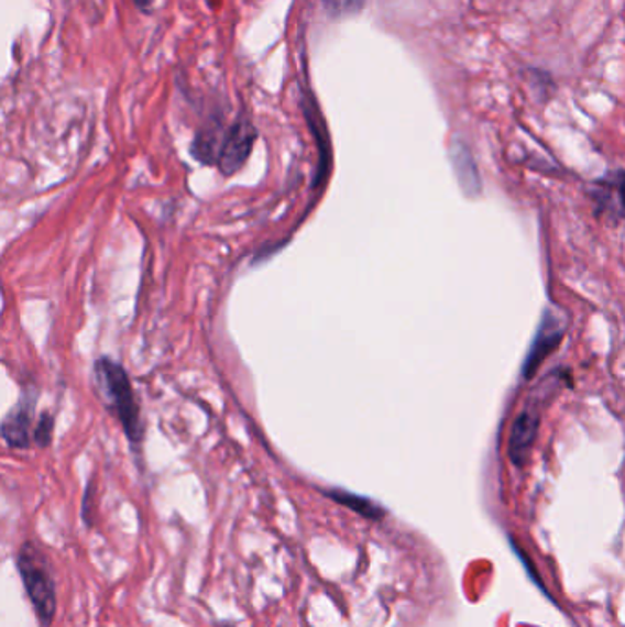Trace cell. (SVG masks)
I'll return each instance as SVG.
<instances>
[{"instance_id":"obj_1","label":"cell","mask_w":625,"mask_h":627,"mask_svg":"<svg viewBox=\"0 0 625 627\" xmlns=\"http://www.w3.org/2000/svg\"><path fill=\"white\" fill-rule=\"evenodd\" d=\"M94 374H96L99 387L103 391L107 404L114 411L116 418L120 420L129 442L134 446L142 444V413H140L134 389H132L131 378L123 365L110 360L109 356H101L94 363Z\"/></svg>"},{"instance_id":"obj_2","label":"cell","mask_w":625,"mask_h":627,"mask_svg":"<svg viewBox=\"0 0 625 627\" xmlns=\"http://www.w3.org/2000/svg\"><path fill=\"white\" fill-rule=\"evenodd\" d=\"M17 569L41 626L50 627L57 610V591L46 556L28 541L17 552Z\"/></svg>"},{"instance_id":"obj_3","label":"cell","mask_w":625,"mask_h":627,"mask_svg":"<svg viewBox=\"0 0 625 627\" xmlns=\"http://www.w3.org/2000/svg\"><path fill=\"white\" fill-rule=\"evenodd\" d=\"M257 140V131L252 121L241 116L233 125L222 134L217 165L220 173L226 176L233 175L246 164L248 156L252 153L253 143Z\"/></svg>"},{"instance_id":"obj_4","label":"cell","mask_w":625,"mask_h":627,"mask_svg":"<svg viewBox=\"0 0 625 627\" xmlns=\"http://www.w3.org/2000/svg\"><path fill=\"white\" fill-rule=\"evenodd\" d=\"M35 396H22L15 406L11 407L4 420L0 422V435L6 444L17 450H26L32 444V422Z\"/></svg>"},{"instance_id":"obj_5","label":"cell","mask_w":625,"mask_h":627,"mask_svg":"<svg viewBox=\"0 0 625 627\" xmlns=\"http://www.w3.org/2000/svg\"><path fill=\"white\" fill-rule=\"evenodd\" d=\"M539 417L534 411H523L512 426L511 442H508V455L516 466H523L533 450L538 435Z\"/></svg>"},{"instance_id":"obj_6","label":"cell","mask_w":625,"mask_h":627,"mask_svg":"<svg viewBox=\"0 0 625 627\" xmlns=\"http://www.w3.org/2000/svg\"><path fill=\"white\" fill-rule=\"evenodd\" d=\"M303 110L307 116L308 125L312 129L316 142L319 145V153H321V164H319V175L314 180V186H318L319 182L324 180L327 175V165H329V136H327V129H325L324 118L319 114V107L316 105L312 94L305 92L301 98Z\"/></svg>"},{"instance_id":"obj_7","label":"cell","mask_w":625,"mask_h":627,"mask_svg":"<svg viewBox=\"0 0 625 627\" xmlns=\"http://www.w3.org/2000/svg\"><path fill=\"white\" fill-rule=\"evenodd\" d=\"M561 334H563V332L556 327L555 319L547 316L541 327H539L538 338L534 340L533 349L528 352V360L527 363H525V376H527V378L533 376L534 371L541 365L547 354L560 343Z\"/></svg>"},{"instance_id":"obj_8","label":"cell","mask_w":625,"mask_h":627,"mask_svg":"<svg viewBox=\"0 0 625 627\" xmlns=\"http://www.w3.org/2000/svg\"><path fill=\"white\" fill-rule=\"evenodd\" d=\"M451 158H453L462 189H467L468 193H478L481 189V180H479L478 167H475L470 151L462 143H457L451 148Z\"/></svg>"},{"instance_id":"obj_9","label":"cell","mask_w":625,"mask_h":627,"mask_svg":"<svg viewBox=\"0 0 625 627\" xmlns=\"http://www.w3.org/2000/svg\"><path fill=\"white\" fill-rule=\"evenodd\" d=\"M327 494H329L330 499L338 501L340 505L349 506V508L369 517V519H380L385 514L374 501L351 494V492H346V490H330Z\"/></svg>"},{"instance_id":"obj_10","label":"cell","mask_w":625,"mask_h":627,"mask_svg":"<svg viewBox=\"0 0 625 627\" xmlns=\"http://www.w3.org/2000/svg\"><path fill=\"white\" fill-rule=\"evenodd\" d=\"M368 0H321L325 11L332 19H343V16L357 15L365 8Z\"/></svg>"},{"instance_id":"obj_11","label":"cell","mask_w":625,"mask_h":627,"mask_svg":"<svg viewBox=\"0 0 625 627\" xmlns=\"http://www.w3.org/2000/svg\"><path fill=\"white\" fill-rule=\"evenodd\" d=\"M54 417L50 413H43L39 417V422L33 428L32 440L39 448H48L54 437Z\"/></svg>"},{"instance_id":"obj_12","label":"cell","mask_w":625,"mask_h":627,"mask_svg":"<svg viewBox=\"0 0 625 627\" xmlns=\"http://www.w3.org/2000/svg\"><path fill=\"white\" fill-rule=\"evenodd\" d=\"M153 2L154 0H134V4L138 6V10L145 11V13H147V11H151V8H153Z\"/></svg>"}]
</instances>
